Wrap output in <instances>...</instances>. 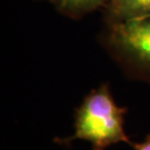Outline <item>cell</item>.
Instances as JSON below:
<instances>
[{
  "label": "cell",
  "mask_w": 150,
  "mask_h": 150,
  "mask_svg": "<svg viewBox=\"0 0 150 150\" xmlns=\"http://www.w3.org/2000/svg\"><path fill=\"white\" fill-rule=\"evenodd\" d=\"M127 108L117 105L108 85H101L87 95L76 109L74 134L57 138L56 142L69 145L75 140H85L92 150H106L116 144L132 141L125 131Z\"/></svg>",
  "instance_id": "obj_1"
},
{
  "label": "cell",
  "mask_w": 150,
  "mask_h": 150,
  "mask_svg": "<svg viewBox=\"0 0 150 150\" xmlns=\"http://www.w3.org/2000/svg\"><path fill=\"white\" fill-rule=\"evenodd\" d=\"M105 45L130 77L150 85V15L108 23Z\"/></svg>",
  "instance_id": "obj_2"
},
{
  "label": "cell",
  "mask_w": 150,
  "mask_h": 150,
  "mask_svg": "<svg viewBox=\"0 0 150 150\" xmlns=\"http://www.w3.org/2000/svg\"><path fill=\"white\" fill-rule=\"evenodd\" d=\"M106 9L108 23L150 15V0H109Z\"/></svg>",
  "instance_id": "obj_3"
},
{
  "label": "cell",
  "mask_w": 150,
  "mask_h": 150,
  "mask_svg": "<svg viewBox=\"0 0 150 150\" xmlns=\"http://www.w3.org/2000/svg\"><path fill=\"white\" fill-rule=\"evenodd\" d=\"M54 6L60 13L78 19L92 11L105 8L109 0H45Z\"/></svg>",
  "instance_id": "obj_4"
},
{
  "label": "cell",
  "mask_w": 150,
  "mask_h": 150,
  "mask_svg": "<svg viewBox=\"0 0 150 150\" xmlns=\"http://www.w3.org/2000/svg\"><path fill=\"white\" fill-rule=\"evenodd\" d=\"M131 147L134 150H150V134H148L141 142H132Z\"/></svg>",
  "instance_id": "obj_5"
}]
</instances>
